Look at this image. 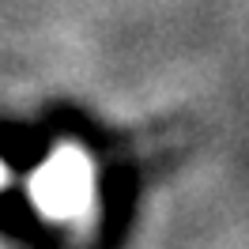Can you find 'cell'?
<instances>
[{
	"label": "cell",
	"mask_w": 249,
	"mask_h": 249,
	"mask_svg": "<svg viewBox=\"0 0 249 249\" xmlns=\"http://www.w3.org/2000/svg\"><path fill=\"white\" fill-rule=\"evenodd\" d=\"M8 185V166H4V162H0V189Z\"/></svg>",
	"instance_id": "cell-2"
},
{
	"label": "cell",
	"mask_w": 249,
	"mask_h": 249,
	"mask_svg": "<svg viewBox=\"0 0 249 249\" xmlns=\"http://www.w3.org/2000/svg\"><path fill=\"white\" fill-rule=\"evenodd\" d=\"M34 208L46 219H76L94 200V166L76 143H61L27 181Z\"/></svg>",
	"instance_id": "cell-1"
}]
</instances>
